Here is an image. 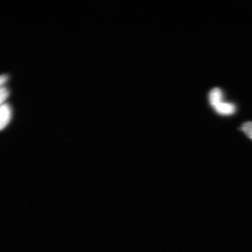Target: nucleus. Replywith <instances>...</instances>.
I'll list each match as a JSON object with an SVG mask.
<instances>
[{
	"instance_id": "1",
	"label": "nucleus",
	"mask_w": 252,
	"mask_h": 252,
	"mask_svg": "<svg viewBox=\"0 0 252 252\" xmlns=\"http://www.w3.org/2000/svg\"><path fill=\"white\" fill-rule=\"evenodd\" d=\"M12 116V107L8 103L0 106V131L4 129L10 122Z\"/></svg>"
},
{
	"instance_id": "6",
	"label": "nucleus",
	"mask_w": 252,
	"mask_h": 252,
	"mask_svg": "<svg viewBox=\"0 0 252 252\" xmlns=\"http://www.w3.org/2000/svg\"><path fill=\"white\" fill-rule=\"evenodd\" d=\"M9 80V77L7 75L2 74L0 75V89L2 87H5V84L7 83Z\"/></svg>"
},
{
	"instance_id": "4",
	"label": "nucleus",
	"mask_w": 252,
	"mask_h": 252,
	"mask_svg": "<svg viewBox=\"0 0 252 252\" xmlns=\"http://www.w3.org/2000/svg\"><path fill=\"white\" fill-rule=\"evenodd\" d=\"M239 129V130L243 132L248 138L252 140V122L244 123Z\"/></svg>"
},
{
	"instance_id": "5",
	"label": "nucleus",
	"mask_w": 252,
	"mask_h": 252,
	"mask_svg": "<svg viewBox=\"0 0 252 252\" xmlns=\"http://www.w3.org/2000/svg\"><path fill=\"white\" fill-rule=\"evenodd\" d=\"M9 94H10V93H9V91L7 87L5 86L2 87L0 89V106L4 105L5 103H7V99L9 96Z\"/></svg>"
},
{
	"instance_id": "3",
	"label": "nucleus",
	"mask_w": 252,
	"mask_h": 252,
	"mask_svg": "<svg viewBox=\"0 0 252 252\" xmlns=\"http://www.w3.org/2000/svg\"><path fill=\"white\" fill-rule=\"evenodd\" d=\"M223 94L220 88H214L210 91L209 94V101L213 108L223 101Z\"/></svg>"
},
{
	"instance_id": "2",
	"label": "nucleus",
	"mask_w": 252,
	"mask_h": 252,
	"mask_svg": "<svg viewBox=\"0 0 252 252\" xmlns=\"http://www.w3.org/2000/svg\"><path fill=\"white\" fill-rule=\"evenodd\" d=\"M219 115L228 116L234 115L236 111V107L234 103L223 101L213 108Z\"/></svg>"
}]
</instances>
